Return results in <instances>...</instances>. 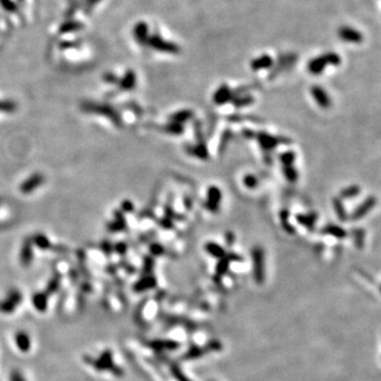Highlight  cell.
<instances>
[{
  "label": "cell",
  "instance_id": "cell-1",
  "mask_svg": "<svg viewBox=\"0 0 381 381\" xmlns=\"http://www.w3.org/2000/svg\"><path fill=\"white\" fill-rule=\"evenodd\" d=\"M341 64V57L339 54H337L335 52H328L325 53L323 55H320L316 58H312L309 63L307 68H308V71L311 73V75H321V73L325 70V67L327 65L331 66H338Z\"/></svg>",
  "mask_w": 381,
  "mask_h": 381
},
{
  "label": "cell",
  "instance_id": "cell-2",
  "mask_svg": "<svg viewBox=\"0 0 381 381\" xmlns=\"http://www.w3.org/2000/svg\"><path fill=\"white\" fill-rule=\"evenodd\" d=\"M254 139L257 140L264 153H270L279 144H290L291 140L286 137H275L267 132H255Z\"/></svg>",
  "mask_w": 381,
  "mask_h": 381
},
{
  "label": "cell",
  "instance_id": "cell-3",
  "mask_svg": "<svg viewBox=\"0 0 381 381\" xmlns=\"http://www.w3.org/2000/svg\"><path fill=\"white\" fill-rule=\"evenodd\" d=\"M251 259L253 264V278L259 285L265 282V252L260 246H255L251 250Z\"/></svg>",
  "mask_w": 381,
  "mask_h": 381
},
{
  "label": "cell",
  "instance_id": "cell-4",
  "mask_svg": "<svg viewBox=\"0 0 381 381\" xmlns=\"http://www.w3.org/2000/svg\"><path fill=\"white\" fill-rule=\"evenodd\" d=\"M223 349V344H221L220 341L218 340H212L210 342H208L205 346H192L188 349V352L183 355L182 359L183 360H194V359H198L202 356L209 354V353H213V352H219Z\"/></svg>",
  "mask_w": 381,
  "mask_h": 381
},
{
  "label": "cell",
  "instance_id": "cell-5",
  "mask_svg": "<svg viewBox=\"0 0 381 381\" xmlns=\"http://www.w3.org/2000/svg\"><path fill=\"white\" fill-rule=\"evenodd\" d=\"M243 261V257L241 255H238L236 253H233V252H230V253H227L226 256L221 257V259L218 260V263L216 265V268H215V282H219L221 281V278L228 272V269L230 267V264L232 262H241Z\"/></svg>",
  "mask_w": 381,
  "mask_h": 381
},
{
  "label": "cell",
  "instance_id": "cell-6",
  "mask_svg": "<svg viewBox=\"0 0 381 381\" xmlns=\"http://www.w3.org/2000/svg\"><path fill=\"white\" fill-rule=\"evenodd\" d=\"M221 199H223V193L221 190L216 186L209 187L207 192V200H206V208L211 213H217L220 209Z\"/></svg>",
  "mask_w": 381,
  "mask_h": 381
},
{
  "label": "cell",
  "instance_id": "cell-7",
  "mask_svg": "<svg viewBox=\"0 0 381 381\" xmlns=\"http://www.w3.org/2000/svg\"><path fill=\"white\" fill-rule=\"evenodd\" d=\"M376 205H377V198L373 195L368 196L367 198H365L357 208L355 209V210L352 212V214L348 216V218L352 219L353 221L363 218L368 213H370L371 210H373V209L376 207Z\"/></svg>",
  "mask_w": 381,
  "mask_h": 381
},
{
  "label": "cell",
  "instance_id": "cell-8",
  "mask_svg": "<svg viewBox=\"0 0 381 381\" xmlns=\"http://www.w3.org/2000/svg\"><path fill=\"white\" fill-rule=\"evenodd\" d=\"M297 57L294 54H286V55H282L281 57H279L278 61L275 64H273V68L271 72L269 73V79H273L274 77L278 76L280 73L283 71L287 70L289 67L293 65L294 61H296Z\"/></svg>",
  "mask_w": 381,
  "mask_h": 381
},
{
  "label": "cell",
  "instance_id": "cell-9",
  "mask_svg": "<svg viewBox=\"0 0 381 381\" xmlns=\"http://www.w3.org/2000/svg\"><path fill=\"white\" fill-rule=\"evenodd\" d=\"M150 45L160 52L177 54L180 51V48L174 44V42L164 40L161 38H158V36H152V38H151Z\"/></svg>",
  "mask_w": 381,
  "mask_h": 381
},
{
  "label": "cell",
  "instance_id": "cell-10",
  "mask_svg": "<svg viewBox=\"0 0 381 381\" xmlns=\"http://www.w3.org/2000/svg\"><path fill=\"white\" fill-rule=\"evenodd\" d=\"M338 35H339V38L342 40L346 42H352V44H360V42L363 40V35L361 34V32L347 26L341 27L339 31H338Z\"/></svg>",
  "mask_w": 381,
  "mask_h": 381
},
{
  "label": "cell",
  "instance_id": "cell-11",
  "mask_svg": "<svg viewBox=\"0 0 381 381\" xmlns=\"http://www.w3.org/2000/svg\"><path fill=\"white\" fill-rule=\"evenodd\" d=\"M310 94L313 99L316 100L318 105L321 108L327 109L331 106V99L327 95V92L325 91V89L322 88L321 86H318V85L312 86L310 88Z\"/></svg>",
  "mask_w": 381,
  "mask_h": 381
},
{
  "label": "cell",
  "instance_id": "cell-12",
  "mask_svg": "<svg viewBox=\"0 0 381 381\" xmlns=\"http://www.w3.org/2000/svg\"><path fill=\"white\" fill-rule=\"evenodd\" d=\"M233 99L232 89L227 84H223L217 88L213 95V102L218 106H223L225 104L231 103Z\"/></svg>",
  "mask_w": 381,
  "mask_h": 381
},
{
  "label": "cell",
  "instance_id": "cell-13",
  "mask_svg": "<svg viewBox=\"0 0 381 381\" xmlns=\"http://www.w3.org/2000/svg\"><path fill=\"white\" fill-rule=\"evenodd\" d=\"M186 151L189 155L198 158L200 160H208L210 158L206 140L197 141V144L195 145H187Z\"/></svg>",
  "mask_w": 381,
  "mask_h": 381
},
{
  "label": "cell",
  "instance_id": "cell-14",
  "mask_svg": "<svg viewBox=\"0 0 381 381\" xmlns=\"http://www.w3.org/2000/svg\"><path fill=\"white\" fill-rule=\"evenodd\" d=\"M274 64L273 58L268 54H263L261 57H256L251 60L250 68L253 71H260L264 69H270L272 68Z\"/></svg>",
  "mask_w": 381,
  "mask_h": 381
},
{
  "label": "cell",
  "instance_id": "cell-15",
  "mask_svg": "<svg viewBox=\"0 0 381 381\" xmlns=\"http://www.w3.org/2000/svg\"><path fill=\"white\" fill-rule=\"evenodd\" d=\"M296 220L298 224L305 227L308 230H315V226L318 220V214L316 212H310L308 214H297Z\"/></svg>",
  "mask_w": 381,
  "mask_h": 381
},
{
  "label": "cell",
  "instance_id": "cell-16",
  "mask_svg": "<svg viewBox=\"0 0 381 381\" xmlns=\"http://www.w3.org/2000/svg\"><path fill=\"white\" fill-rule=\"evenodd\" d=\"M321 233H323V234H325V235L334 236L337 239H344L348 235V233L345 229L342 228V227H340V226H338V225H334V224H329V225L325 226L324 228L321 230Z\"/></svg>",
  "mask_w": 381,
  "mask_h": 381
},
{
  "label": "cell",
  "instance_id": "cell-17",
  "mask_svg": "<svg viewBox=\"0 0 381 381\" xmlns=\"http://www.w3.org/2000/svg\"><path fill=\"white\" fill-rule=\"evenodd\" d=\"M194 112L192 109H182V110H178V112L174 113L173 114L170 115V120L171 122L175 123H179V124H182L186 122H189L194 118Z\"/></svg>",
  "mask_w": 381,
  "mask_h": 381
},
{
  "label": "cell",
  "instance_id": "cell-18",
  "mask_svg": "<svg viewBox=\"0 0 381 381\" xmlns=\"http://www.w3.org/2000/svg\"><path fill=\"white\" fill-rule=\"evenodd\" d=\"M42 181H44V177H42L41 175H39V174L33 175L32 177H30L28 180H26L21 184V188H20L21 192L23 194H28L30 192H32V190L38 188Z\"/></svg>",
  "mask_w": 381,
  "mask_h": 381
},
{
  "label": "cell",
  "instance_id": "cell-19",
  "mask_svg": "<svg viewBox=\"0 0 381 381\" xmlns=\"http://www.w3.org/2000/svg\"><path fill=\"white\" fill-rule=\"evenodd\" d=\"M150 345L157 351H175L179 347V343L171 340H156L151 342Z\"/></svg>",
  "mask_w": 381,
  "mask_h": 381
},
{
  "label": "cell",
  "instance_id": "cell-20",
  "mask_svg": "<svg viewBox=\"0 0 381 381\" xmlns=\"http://www.w3.org/2000/svg\"><path fill=\"white\" fill-rule=\"evenodd\" d=\"M255 102V97L253 95H251L249 94L247 95H236L232 99L231 103L232 105L235 108H244V107H248L252 105Z\"/></svg>",
  "mask_w": 381,
  "mask_h": 381
},
{
  "label": "cell",
  "instance_id": "cell-21",
  "mask_svg": "<svg viewBox=\"0 0 381 381\" xmlns=\"http://www.w3.org/2000/svg\"><path fill=\"white\" fill-rule=\"evenodd\" d=\"M205 250L211 256L216 257V259H218V260L221 259V257L226 256V254H227L225 248L221 247L219 244L214 243V242H208L205 245Z\"/></svg>",
  "mask_w": 381,
  "mask_h": 381
},
{
  "label": "cell",
  "instance_id": "cell-22",
  "mask_svg": "<svg viewBox=\"0 0 381 381\" xmlns=\"http://www.w3.org/2000/svg\"><path fill=\"white\" fill-rule=\"evenodd\" d=\"M333 207H334V210L336 212L337 217L339 218L340 221L344 223V221H346L348 219V214L346 212L345 207H344V205H343L342 199H340L339 197H334L333 198Z\"/></svg>",
  "mask_w": 381,
  "mask_h": 381
},
{
  "label": "cell",
  "instance_id": "cell-23",
  "mask_svg": "<svg viewBox=\"0 0 381 381\" xmlns=\"http://www.w3.org/2000/svg\"><path fill=\"white\" fill-rule=\"evenodd\" d=\"M361 192V188L358 184H353V186H348L340 190V194L338 197L340 199H352L357 197V196Z\"/></svg>",
  "mask_w": 381,
  "mask_h": 381
},
{
  "label": "cell",
  "instance_id": "cell-24",
  "mask_svg": "<svg viewBox=\"0 0 381 381\" xmlns=\"http://www.w3.org/2000/svg\"><path fill=\"white\" fill-rule=\"evenodd\" d=\"M289 215H290L289 211L286 210V209H283V210L280 212L281 226H282V228L284 229V231L288 233V234H294L296 229H294V227L290 224Z\"/></svg>",
  "mask_w": 381,
  "mask_h": 381
},
{
  "label": "cell",
  "instance_id": "cell-25",
  "mask_svg": "<svg viewBox=\"0 0 381 381\" xmlns=\"http://www.w3.org/2000/svg\"><path fill=\"white\" fill-rule=\"evenodd\" d=\"M157 284L156 282V279L153 278V276L152 275H149V276H145L144 279H141L136 285H134V290L136 291H143V290H147V289H151V288L155 287Z\"/></svg>",
  "mask_w": 381,
  "mask_h": 381
},
{
  "label": "cell",
  "instance_id": "cell-26",
  "mask_svg": "<svg viewBox=\"0 0 381 381\" xmlns=\"http://www.w3.org/2000/svg\"><path fill=\"white\" fill-rule=\"evenodd\" d=\"M20 299H21V298H20V294H19V293L16 292V291L12 292V293L10 294V299L5 300L4 302H2L1 305H0V309H1L2 311H5V312H7V311H12V310L14 309V307H15L13 304H15L16 302H17V303L19 302Z\"/></svg>",
  "mask_w": 381,
  "mask_h": 381
},
{
  "label": "cell",
  "instance_id": "cell-27",
  "mask_svg": "<svg viewBox=\"0 0 381 381\" xmlns=\"http://www.w3.org/2000/svg\"><path fill=\"white\" fill-rule=\"evenodd\" d=\"M283 174L288 182L294 183L299 179L298 170L293 165H283Z\"/></svg>",
  "mask_w": 381,
  "mask_h": 381
},
{
  "label": "cell",
  "instance_id": "cell-28",
  "mask_svg": "<svg viewBox=\"0 0 381 381\" xmlns=\"http://www.w3.org/2000/svg\"><path fill=\"white\" fill-rule=\"evenodd\" d=\"M261 118L255 115H250V114H231L229 115L227 120L232 123H239V122H245V121H250V122H254V123H262L263 121L260 120Z\"/></svg>",
  "mask_w": 381,
  "mask_h": 381
},
{
  "label": "cell",
  "instance_id": "cell-29",
  "mask_svg": "<svg viewBox=\"0 0 381 381\" xmlns=\"http://www.w3.org/2000/svg\"><path fill=\"white\" fill-rule=\"evenodd\" d=\"M95 366L100 370H106V368H110L113 370L114 368V363H113V357H112V353H105L102 357L96 361Z\"/></svg>",
  "mask_w": 381,
  "mask_h": 381
},
{
  "label": "cell",
  "instance_id": "cell-30",
  "mask_svg": "<svg viewBox=\"0 0 381 381\" xmlns=\"http://www.w3.org/2000/svg\"><path fill=\"white\" fill-rule=\"evenodd\" d=\"M88 112H95V113H97V114H106L108 116H110L113 120H115V121H119L118 119V115L115 114V113L114 112V110L112 108L109 107H105V106H96V105H88Z\"/></svg>",
  "mask_w": 381,
  "mask_h": 381
},
{
  "label": "cell",
  "instance_id": "cell-31",
  "mask_svg": "<svg viewBox=\"0 0 381 381\" xmlns=\"http://www.w3.org/2000/svg\"><path fill=\"white\" fill-rule=\"evenodd\" d=\"M352 236L354 244L357 248L362 249L364 247V239H365V231L361 228L354 229L352 231Z\"/></svg>",
  "mask_w": 381,
  "mask_h": 381
},
{
  "label": "cell",
  "instance_id": "cell-32",
  "mask_svg": "<svg viewBox=\"0 0 381 381\" xmlns=\"http://www.w3.org/2000/svg\"><path fill=\"white\" fill-rule=\"evenodd\" d=\"M16 344L20 351L28 352L30 349V346H31L30 338L28 337L27 334L19 333L16 336Z\"/></svg>",
  "mask_w": 381,
  "mask_h": 381
},
{
  "label": "cell",
  "instance_id": "cell-33",
  "mask_svg": "<svg viewBox=\"0 0 381 381\" xmlns=\"http://www.w3.org/2000/svg\"><path fill=\"white\" fill-rule=\"evenodd\" d=\"M162 130L171 134H176V136H179V134H182L184 133V127L182 124H179V123H175V122H171L169 124L164 125L162 127Z\"/></svg>",
  "mask_w": 381,
  "mask_h": 381
},
{
  "label": "cell",
  "instance_id": "cell-34",
  "mask_svg": "<svg viewBox=\"0 0 381 381\" xmlns=\"http://www.w3.org/2000/svg\"><path fill=\"white\" fill-rule=\"evenodd\" d=\"M170 367H171V374H173V376L178 381H192L190 379H189L186 376V375H184V373L182 372L180 366L178 365L177 363H174V362H171V363L170 364Z\"/></svg>",
  "mask_w": 381,
  "mask_h": 381
},
{
  "label": "cell",
  "instance_id": "cell-35",
  "mask_svg": "<svg viewBox=\"0 0 381 381\" xmlns=\"http://www.w3.org/2000/svg\"><path fill=\"white\" fill-rule=\"evenodd\" d=\"M297 155L293 151H288L283 152L280 155V161L283 165H293L294 161H296Z\"/></svg>",
  "mask_w": 381,
  "mask_h": 381
},
{
  "label": "cell",
  "instance_id": "cell-36",
  "mask_svg": "<svg viewBox=\"0 0 381 381\" xmlns=\"http://www.w3.org/2000/svg\"><path fill=\"white\" fill-rule=\"evenodd\" d=\"M243 183L247 189L254 190L257 188V186H259V178L253 174H247L243 178Z\"/></svg>",
  "mask_w": 381,
  "mask_h": 381
},
{
  "label": "cell",
  "instance_id": "cell-37",
  "mask_svg": "<svg viewBox=\"0 0 381 381\" xmlns=\"http://www.w3.org/2000/svg\"><path fill=\"white\" fill-rule=\"evenodd\" d=\"M231 138H232V132L230 130H227L223 133V134H221V137H220V140H219V146H218L219 153H223L225 152L226 147H227V145L229 144Z\"/></svg>",
  "mask_w": 381,
  "mask_h": 381
},
{
  "label": "cell",
  "instance_id": "cell-38",
  "mask_svg": "<svg viewBox=\"0 0 381 381\" xmlns=\"http://www.w3.org/2000/svg\"><path fill=\"white\" fill-rule=\"evenodd\" d=\"M31 260H32V248H31V244L28 242L23 245L21 251V262L23 265H28Z\"/></svg>",
  "mask_w": 381,
  "mask_h": 381
},
{
  "label": "cell",
  "instance_id": "cell-39",
  "mask_svg": "<svg viewBox=\"0 0 381 381\" xmlns=\"http://www.w3.org/2000/svg\"><path fill=\"white\" fill-rule=\"evenodd\" d=\"M33 303L36 306V308L39 310H44L47 306V299L42 293L36 294V296L33 298Z\"/></svg>",
  "mask_w": 381,
  "mask_h": 381
},
{
  "label": "cell",
  "instance_id": "cell-40",
  "mask_svg": "<svg viewBox=\"0 0 381 381\" xmlns=\"http://www.w3.org/2000/svg\"><path fill=\"white\" fill-rule=\"evenodd\" d=\"M34 242L36 243V245H38L39 248H42V249H47L49 246H50V243H49L47 237L44 236V235L35 236Z\"/></svg>",
  "mask_w": 381,
  "mask_h": 381
},
{
  "label": "cell",
  "instance_id": "cell-41",
  "mask_svg": "<svg viewBox=\"0 0 381 381\" xmlns=\"http://www.w3.org/2000/svg\"><path fill=\"white\" fill-rule=\"evenodd\" d=\"M147 35V27L145 23H140L137 27V36L140 40H144Z\"/></svg>",
  "mask_w": 381,
  "mask_h": 381
},
{
  "label": "cell",
  "instance_id": "cell-42",
  "mask_svg": "<svg viewBox=\"0 0 381 381\" xmlns=\"http://www.w3.org/2000/svg\"><path fill=\"white\" fill-rule=\"evenodd\" d=\"M150 250H151V253L152 255H163L164 253V248L163 246L160 245V244H152L151 247H150Z\"/></svg>",
  "mask_w": 381,
  "mask_h": 381
},
{
  "label": "cell",
  "instance_id": "cell-43",
  "mask_svg": "<svg viewBox=\"0 0 381 381\" xmlns=\"http://www.w3.org/2000/svg\"><path fill=\"white\" fill-rule=\"evenodd\" d=\"M126 76L127 77L124 79V82H123V87L125 89H132L134 85V76L131 72L130 75Z\"/></svg>",
  "mask_w": 381,
  "mask_h": 381
},
{
  "label": "cell",
  "instance_id": "cell-44",
  "mask_svg": "<svg viewBox=\"0 0 381 381\" xmlns=\"http://www.w3.org/2000/svg\"><path fill=\"white\" fill-rule=\"evenodd\" d=\"M225 241H226V245L228 246V247H231V246L235 243L234 233L232 231H227L225 234Z\"/></svg>",
  "mask_w": 381,
  "mask_h": 381
},
{
  "label": "cell",
  "instance_id": "cell-45",
  "mask_svg": "<svg viewBox=\"0 0 381 381\" xmlns=\"http://www.w3.org/2000/svg\"><path fill=\"white\" fill-rule=\"evenodd\" d=\"M242 133H243V136L247 139H254V137H255V132L250 130V128H244V130L242 131Z\"/></svg>",
  "mask_w": 381,
  "mask_h": 381
},
{
  "label": "cell",
  "instance_id": "cell-46",
  "mask_svg": "<svg viewBox=\"0 0 381 381\" xmlns=\"http://www.w3.org/2000/svg\"><path fill=\"white\" fill-rule=\"evenodd\" d=\"M145 262L146 263L144 264V270L146 272H150L153 267V260L152 259V257H146Z\"/></svg>",
  "mask_w": 381,
  "mask_h": 381
},
{
  "label": "cell",
  "instance_id": "cell-47",
  "mask_svg": "<svg viewBox=\"0 0 381 381\" xmlns=\"http://www.w3.org/2000/svg\"><path fill=\"white\" fill-rule=\"evenodd\" d=\"M12 381H24V380L19 373L14 372V374L12 375Z\"/></svg>",
  "mask_w": 381,
  "mask_h": 381
},
{
  "label": "cell",
  "instance_id": "cell-48",
  "mask_svg": "<svg viewBox=\"0 0 381 381\" xmlns=\"http://www.w3.org/2000/svg\"><path fill=\"white\" fill-rule=\"evenodd\" d=\"M184 207H186L187 209H190V207H192V200H190L189 197H184Z\"/></svg>",
  "mask_w": 381,
  "mask_h": 381
},
{
  "label": "cell",
  "instance_id": "cell-49",
  "mask_svg": "<svg viewBox=\"0 0 381 381\" xmlns=\"http://www.w3.org/2000/svg\"><path fill=\"white\" fill-rule=\"evenodd\" d=\"M123 207H124L126 210H128V211L132 210V209H133V205L131 204V202H124V205H123Z\"/></svg>",
  "mask_w": 381,
  "mask_h": 381
}]
</instances>
